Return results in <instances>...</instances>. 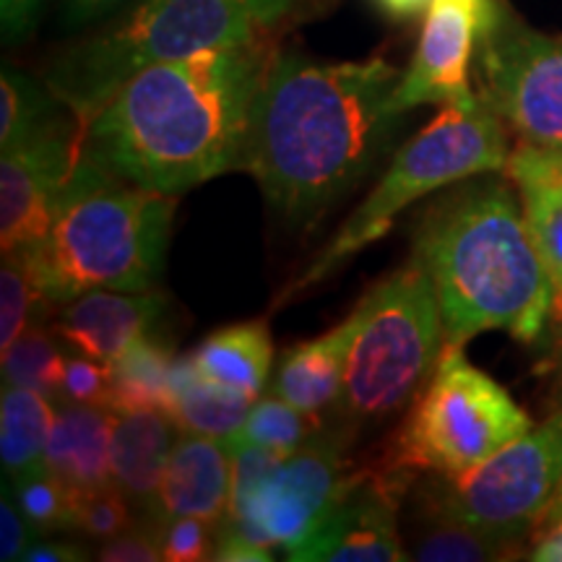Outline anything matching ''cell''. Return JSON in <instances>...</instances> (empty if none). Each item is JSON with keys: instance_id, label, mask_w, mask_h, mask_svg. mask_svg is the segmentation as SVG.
Returning <instances> with one entry per match:
<instances>
[{"instance_id": "cell-1", "label": "cell", "mask_w": 562, "mask_h": 562, "mask_svg": "<svg viewBox=\"0 0 562 562\" xmlns=\"http://www.w3.org/2000/svg\"><path fill=\"white\" fill-rule=\"evenodd\" d=\"M402 74L383 58L277 55L252 104L243 172L286 222L305 224L349 193L383 151Z\"/></svg>"}, {"instance_id": "cell-2", "label": "cell", "mask_w": 562, "mask_h": 562, "mask_svg": "<svg viewBox=\"0 0 562 562\" xmlns=\"http://www.w3.org/2000/svg\"><path fill=\"white\" fill-rule=\"evenodd\" d=\"M273 58L258 40L144 68L83 125L81 146L167 195L243 170L252 104Z\"/></svg>"}, {"instance_id": "cell-3", "label": "cell", "mask_w": 562, "mask_h": 562, "mask_svg": "<svg viewBox=\"0 0 562 562\" xmlns=\"http://www.w3.org/2000/svg\"><path fill=\"white\" fill-rule=\"evenodd\" d=\"M430 273L446 344L484 331L537 341L558 297L524 209L503 182H482L435 206L414 240Z\"/></svg>"}, {"instance_id": "cell-4", "label": "cell", "mask_w": 562, "mask_h": 562, "mask_svg": "<svg viewBox=\"0 0 562 562\" xmlns=\"http://www.w3.org/2000/svg\"><path fill=\"white\" fill-rule=\"evenodd\" d=\"M175 199L125 180L81 146L45 240L21 250L45 302L151 290L165 269Z\"/></svg>"}, {"instance_id": "cell-5", "label": "cell", "mask_w": 562, "mask_h": 562, "mask_svg": "<svg viewBox=\"0 0 562 562\" xmlns=\"http://www.w3.org/2000/svg\"><path fill=\"white\" fill-rule=\"evenodd\" d=\"M266 30L240 0H140L121 24L63 55L47 76V89L83 128L144 68L250 45L263 40Z\"/></svg>"}, {"instance_id": "cell-6", "label": "cell", "mask_w": 562, "mask_h": 562, "mask_svg": "<svg viewBox=\"0 0 562 562\" xmlns=\"http://www.w3.org/2000/svg\"><path fill=\"white\" fill-rule=\"evenodd\" d=\"M508 138L501 115L482 97L442 104L430 125L398 149L375 191L341 224L315 261L286 286L281 300H292L339 271L351 256L385 237L398 214L422 195L453 186L474 175L501 172L508 165Z\"/></svg>"}, {"instance_id": "cell-7", "label": "cell", "mask_w": 562, "mask_h": 562, "mask_svg": "<svg viewBox=\"0 0 562 562\" xmlns=\"http://www.w3.org/2000/svg\"><path fill=\"white\" fill-rule=\"evenodd\" d=\"M357 315L360 323L336 406L347 419H381L419 391L446 347L430 273L412 258L364 294Z\"/></svg>"}, {"instance_id": "cell-8", "label": "cell", "mask_w": 562, "mask_h": 562, "mask_svg": "<svg viewBox=\"0 0 562 562\" xmlns=\"http://www.w3.org/2000/svg\"><path fill=\"white\" fill-rule=\"evenodd\" d=\"M531 427L501 383L446 344L430 383L391 442L385 472L409 482L414 472L463 474Z\"/></svg>"}, {"instance_id": "cell-9", "label": "cell", "mask_w": 562, "mask_h": 562, "mask_svg": "<svg viewBox=\"0 0 562 562\" xmlns=\"http://www.w3.org/2000/svg\"><path fill=\"white\" fill-rule=\"evenodd\" d=\"M562 482V409L463 474L425 487L432 518L516 544L539 526Z\"/></svg>"}, {"instance_id": "cell-10", "label": "cell", "mask_w": 562, "mask_h": 562, "mask_svg": "<svg viewBox=\"0 0 562 562\" xmlns=\"http://www.w3.org/2000/svg\"><path fill=\"white\" fill-rule=\"evenodd\" d=\"M344 432L318 430L305 446L284 456L243 501L229 505L222 526L266 547H294L339 497L347 472Z\"/></svg>"}, {"instance_id": "cell-11", "label": "cell", "mask_w": 562, "mask_h": 562, "mask_svg": "<svg viewBox=\"0 0 562 562\" xmlns=\"http://www.w3.org/2000/svg\"><path fill=\"white\" fill-rule=\"evenodd\" d=\"M482 100L524 144L562 149V42L501 16L482 42Z\"/></svg>"}, {"instance_id": "cell-12", "label": "cell", "mask_w": 562, "mask_h": 562, "mask_svg": "<svg viewBox=\"0 0 562 562\" xmlns=\"http://www.w3.org/2000/svg\"><path fill=\"white\" fill-rule=\"evenodd\" d=\"M501 16L495 0H432L414 58L391 97L393 112L472 102L476 94L469 87V66Z\"/></svg>"}, {"instance_id": "cell-13", "label": "cell", "mask_w": 562, "mask_h": 562, "mask_svg": "<svg viewBox=\"0 0 562 562\" xmlns=\"http://www.w3.org/2000/svg\"><path fill=\"white\" fill-rule=\"evenodd\" d=\"M409 482L378 469L351 474L331 508L302 542L286 550L292 562H402L396 508Z\"/></svg>"}, {"instance_id": "cell-14", "label": "cell", "mask_w": 562, "mask_h": 562, "mask_svg": "<svg viewBox=\"0 0 562 562\" xmlns=\"http://www.w3.org/2000/svg\"><path fill=\"white\" fill-rule=\"evenodd\" d=\"M81 154V128L68 133L60 121L0 157V248L32 250L50 229L60 193Z\"/></svg>"}, {"instance_id": "cell-15", "label": "cell", "mask_w": 562, "mask_h": 562, "mask_svg": "<svg viewBox=\"0 0 562 562\" xmlns=\"http://www.w3.org/2000/svg\"><path fill=\"white\" fill-rule=\"evenodd\" d=\"M229 492L232 459L224 440L182 432L175 440L157 501L146 513V521L159 531L178 516H195L222 526L229 513Z\"/></svg>"}, {"instance_id": "cell-16", "label": "cell", "mask_w": 562, "mask_h": 562, "mask_svg": "<svg viewBox=\"0 0 562 562\" xmlns=\"http://www.w3.org/2000/svg\"><path fill=\"white\" fill-rule=\"evenodd\" d=\"M165 305V294L154 290H91L63 307L55 321V334L79 355L110 364L133 341L149 334Z\"/></svg>"}, {"instance_id": "cell-17", "label": "cell", "mask_w": 562, "mask_h": 562, "mask_svg": "<svg viewBox=\"0 0 562 562\" xmlns=\"http://www.w3.org/2000/svg\"><path fill=\"white\" fill-rule=\"evenodd\" d=\"M117 414L100 404L66 402L55 412L45 467L70 492L112 484V430Z\"/></svg>"}, {"instance_id": "cell-18", "label": "cell", "mask_w": 562, "mask_h": 562, "mask_svg": "<svg viewBox=\"0 0 562 562\" xmlns=\"http://www.w3.org/2000/svg\"><path fill=\"white\" fill-rule=\"evenodd\" d=\"M505 170L516 182L526 227L562 300V149L521 140Z\"/></svg>"}, {"instance_id": "cell-19", "label": "cell", "mask_w": 562, "mask_h": 562, "mask_svg": "<svg viewBox=\"0 0 562 562\" xmlns=\"http://www.w3.org/2000/svg\"><path fill=\"white\" fill-rule=\"evenodd\" d=\"M357 323H360V315L355 307L328 334L286 349L271 385L273 396L284 398L294 409L313 414V417L339 402Z\"/></svg>"}, {"instance_id": "cell-20", "label": "cell", "mask_w": 562, "mask_h": 562, "mask_svg": "<svg viewBox=\"0 0 562 562\" xmlns=\"http://www.w3.org/2000/svg\"><path fill=\"white\" fill-rule=\"evenodd\" d=\"M175 422L159 409L117 414L112 430V484L149 513L172 453Z\"/></svg>"}, {"instance_id": "cell-21", "label": "cell", "mask_w": 562, "mask_h": 562, "mask_svg": "<svg viewBox=\"0 0 562 562\" xmlns=\"http://www.w3.org/2000/svg\"><path fill=\"white\" fill-rule=\"evenodd\" d=\"M191 355L209 383L258 402L269 383L273 341L263 321H248L206 336Z\"/></svg>"}, {"instance_id": "cell-22", "label": "cell", "mask_w": 562, "mask_h": 562, "mask_svg": "<svg viewBox=\"0 0 562 562\" xmlns=\"http://www.w3.org/2000/svg\"><path fill=\"white\" fill-rule=\"evenodd\" d=\"M256 402L209 383L195 368L193 355L175 357L170 372V404L167 414L180 432L209 435L224 440L240 430Z\"/></svg>"}, {"instance_id": "cell-23", "label": "cell", "mask_w": 562, "mask_h": 562, "mask_svg": "<svg viewBox=\"0 0 562 562\" xmlns=\"http://www.w3.org/2000/svg\"><path fill=\"white\" fill-rule=\"evenodd\" d=\"M53 398L32 389L3 385L0 396V463L11 480L45 467L55 422Z\"/></svg>"}, {"instance_id": "cell-24", "label": "cell", "mask_w": 562, "mask_h": 562, "mask_svg": "<svg viewBox=\"0 0 562 562\" xmlns=\"http://www.w3.org/2000/svg\"><path fill=\"white\" fill-rule=\"evenodd\" d=\"M172 349L165 341L144 334L110 362V402L115 414L159 409L167 414L170 404Z\"/></svg>"}, {"instance_id": "cell-25", "label": "cell", "mask_w": 562, "mask_h": 562, "mask_svg": "<svg viewBox=\"0 0 562 562\" xmlns=\"http://www.w3.org/2000/svg\"><path fill=\"white\" fill-rule=\"evenodd\" d=\"M58 97L5 66L0 74V149H11L58 121Z\"/></svg>"}, {"instance_id": "cell-26", "label": "cell", "mask_w": 562, "mask_h": 562, "mask_svg": "<svg viewBox=\"0 0 562 562\" xmlns=\"http://www.w3.org/2000/svg\"><path fill=\"white\" fill-rule=\"evenodd\" d=\"M315 432H318V422L313 414L294 409L284 398L269 396L250 406L240 430L224 438V442L227 446H261L290 456L300 446H305Z\"/></svg>"}, {"instance_id": "cell-27", "label": "cell", "mask_w": 562, "mask_h": 562, "mask_svg": "<svg viewBox=\"0 0 562 562\" xmlns=\"http://www.w3.org/2000/svg\"><path fill=\"white\" fill-rule=\"evenodd\" d=\"M66 357L45 328H26L9 349L3 351V385H19L55 396L60 393V375Z\"/></svg>"}, {"instance_id": "cell-28", "label": "cell", "mask_w": 562, "mask_h": 562, "mask_svg": "<svg viewBox=\"0 0 562 562\" xmlns=\"http://www.w3.org/2000/svg\"><path fill=\"white\" fill-rule=\"evenodd\" d=\"M432 521L435 526L419 533L409 558L422 562H482L501 560L516 547L467 524L446 521V518H432Z\"/></svg>"}, {"instance_id": "cell-29", "label": "cell", "mask_w": 562, "mask_h": 562, "mask_svg": "<svg viewBox=\"0 0 562 562\" xmlns=\"http://www.w3.org/2000/svg\"><path fill=\"white\" fill-rule=\"evenodd\" d=\"M13 497L21 516L32 526L34 533L68 531L70 524V501L74 492L55 476L50 469L42 467L34 472L13 480Z\"/></svg>"}, {"instance_id": "cell-30", "label": "cell", "mask_w": 562, "mask_h": 562, "mask_svg": "<svg viewBox=\"0 0 562 562\" xmlns=\"http://www.w3.org/2000/svg\"><path fill=\"white\" fill-rule=\"evenodd\" d=\"M42 297L37 281L21 252H3V269H0V349H9L21 334L30 328L34 307H40Z\"/></svg>"}, {"instance_id": "cell-31", "label": "cell", "mask_w": 562, "mask_h": 562, "mask_svg": "<svg viewBox=\"0 0 562 562\" xmlns=\"http://www.w3.org/2000/svg\"><path fill=\"white\" fill-rule=\"evenodd\" d=\"M131 526V501L115 484L74 492L68 531L87 533L94 539H110Z\"/></svg>"}, {"instance_id": "cell-32", "label": "cell", "mask_w": 562, "mask_h": 562, "mask_svg": "<svg viewBox=\"0 0 562 562\" xmlns=\"http://www.w3.org/2000/svg\"><path fill=\"white\" fill-rule=\"evenodd\" d=\"M220 526L195 516L170 518L161 526V552L167 562H201L211 560Z\"/></svg>"}, {"instance_id": "cell-33", "label": "cell", "mask_w": 562, "mask_h": 562, "mask_svg": "<svg viewBox=\"0 0 562 562\" xmlns=\"http://www.w3.org/2000/svg\"><path fill=\"white\" fill-rule=\"evenodd\" d=\"M60 393L66 402L100 404L110 402V364L94 357H66L60 375Z\"/></svg>"}, {"instance_id": "cell-34", "label": "cell", "mask_w": 562, "mask_h": 562, "mask_svg": "<svg viewBox=\"0 0 562 562\" xmlns=\"http://www.w3.org/2000/svg\"><path fill=\"white\" fill-rule=\"evenodd\" d=\"M97 560L104 562H157L165 560L161 552V531L146 521V526H128V529L104 539L97 550Z\"/></svg>"}, {"instance_id": "cell-35", "label": "cell", "mask_w": 562, "mask_h": 562, "mask_svg": "<svg viewBox=\"0 0 562 562\" xmlns=\"http://www.w3.org/2000/svg\"><path fill=\"white\" fill-rule=\"evenodd\" d=\"M32 526L21 516L16 503L9 501V492H3V503H0V560L11 562L24 558L26 547H30Z\"/></svg>"}, {"instance_id": "cell-36", "label": "cell", "mask_w": 562, "mask_h": 562, "mask_svg": "<svg viewBox=\"0 0 562 562\" xmlns=\"http://www.w3.org/2000/svg\"><path fill=\"white\" fill-rule=\"evenodd\" d=\"M45 0H0V24H3V40L16 42L26 37L37 24V16Z\"/></svg>"}, {"instance_id": "cell-37", "label": "cell", "mask_w": 562, "mask_h": 562, "mask_svg": "<svg viewBox=\"0 0 562 562\" xmlns=\"http://www.w3.org/2000/svg\"><path fill=\"white\" fill-rule=\"evenodd\" d=\"M211 560L222 562H258V560H273V554L266 550V547L250 542L243 533L227 529V526H220V533H216V544Z\"/></svg>"}, {"instance_id": "cell-38", "label": "cell", "mask_w": 562, "mask_h": 562, "mask_svg": "<svg viewBox=\"0 0 562 562\" xmlns=\"http://www.w3.org/2000/svg\"><path fill=\"white\" fill-rule=\"evenodd\" d=\"M125 0H66L63 3V16H66L68 26H83L91 21L110 16L117 11Z\"/></svg>"}, {"instance_id": "cell-39", "label": "cell", "mask_w": 562, "mask_h": 562, "mask_svg": "<svg viewBox=\"0 0 562 562\" xmlns=\"http://www.w3.org/2000/svg\"><path fill=\"white\" fill-rule=\"evenodd\" d=\"M26 562H81L89 560V554L79 544L68 542H37L26 547L24 558Z\"/></svg>"}, {"instance_id": "cell-40", "label": "cell", "mask_w": 562, "mask_h": 562, "mask_svg": "<svg viewBox=\"0 0 562 562\" xmlns=\"http://www.w3.org/2000/svg\"><path fill=\"white\" fill-rule=\"evenodd\" d=\"M240 3L248 5V9L256 13V16L261 19L266 26H271V24H277L284 13H290L294 5L300 3V0H240Z\"/></svg>"}, {"instance_id": "cell-41", "label": "cell", "mask_w": 562, "mask_h": 562, "mask_svg": "<svg viewBox=\"0 0 562 562\" xmlns=\"http://www.w3.org/2000/svg\"><path fill=\"white\" fill-rule=\"evenodd\" d=\"M372 3H375L385 16L406 21V19L419 16V13H425L430 9L432 0H372Z\"/></svg>"}, {"instance_id": "cell-42", "label": "cell", "mask_w": 562, "mask_h": 562, "mask_svg": "<svg viewBox=\"0 0 562 562\" xmlns=\"http://www.w3.org/2000/svg\"><path fill=\"white\" fill-rule=\"evenodd\" d=\"M531 560L537 562H562V521L554 524L552 529L544 531L539 544L533 547Z\"/></svg>"}, {"instance_id": "cell-43", "label": "cell", "mask_w": 562, "mask_h": 562, "mask_svg": "<svg viewBox=\"0 0 562 562\" xmlns=\"http://www.w3.org/2000/svg\"><path fill=\"white\" fill-rule=\"evenodd\" d=\"M560 521H562V482H560L558 495L552 497L550 508L544 510V516H542V521H539V526H542V529L547 531V529H552V526L560 524Z\"/></svg>"}]
</instances>
